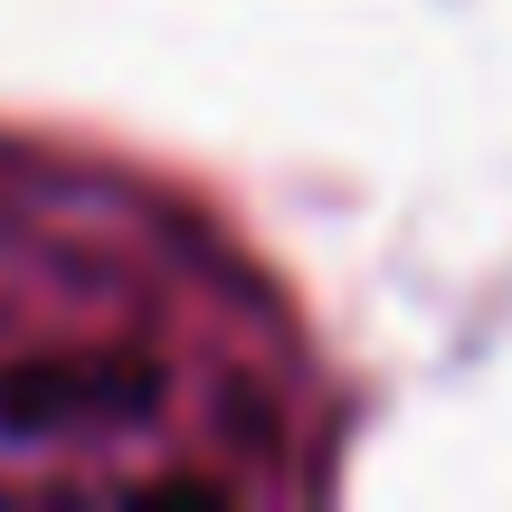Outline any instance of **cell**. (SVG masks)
Masks as SVG:
<instances>
[{"label": "cell", "instance_id": "1", "mask_svg": "<svg viewBox=\"0 0 512 512\" xmlns=\"http://www.w3.org/2000/svg\"><path fill=\"white\" fill-rule=\"evenodd\" d=\"M190 275L171 238L95 190L0 162V475L10 484H200Z\"/></svg>", "mask_w": 512, "mask_h": 512}]
</instances>
